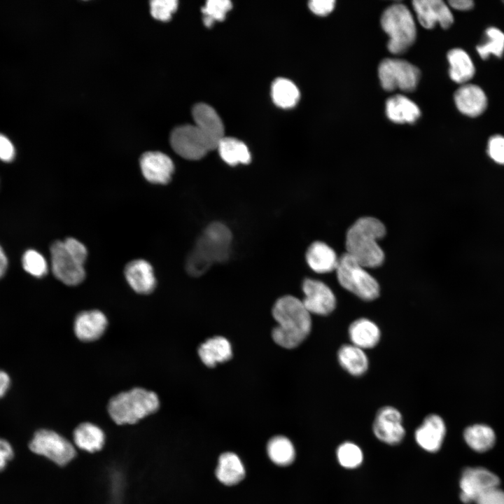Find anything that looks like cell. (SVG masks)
I'll use <instances>...</instances> for the list:
<instances>
[{
    "label": "cell",
    "mask_w": 504,
    "mask_h": 504,
    "mask_svg": "<svg viewBox=\"0 0 504 504\" xmlns=\"http://www.w3.org/2000/svg\"><path fill=\"white\" fill-rule=\"evenodd\" d=\"M272 314L277 323L272 331V337L281 347L295 348L309 335L312 324L311 314L300 299L293 295L279 298Z\"/></svg>",
    "instance_id": "1"
},
{
    "label": "cell",
    "mask_w": 504,
    "mask_h": 504,
    "mask_svg": "<svg viewBox=\"0 0 504 504\" xmlns=\"http://www.w3.org/2000/svg\"><path fill=\"white\" fill-rule=\"evenodd\" d=\"M232 238L231 231L225 224L220 222L209 224L187 257V272L192 276H199L214 263L226 261L230 255Z\"/></svg>",
    "instance_id": "2"
},
{
    "label": "cell",
    "mask_w": 504,
    "mask_h": 504,
    "mask_svg": "<svg viewBox=\"0 0 504 504\" xmlns=\"http://www.w3.org/2000/svg\"><path fill=\"white\" fill-rule=\"evenodd\" d=\"M385 234L386 227L379 219L370 216L358 218L347 230L346 253L365 268L380 266L384 253L377 240Z\"/></svg>",
    "instance_id": "3"
},
{
    "label": "cell",
    "mask_w": 504,
    "mask_h": 504,
    "mask_svg": "<svg viewBox=\"0 0 504 504\" xmlns=\"http://www.w3.org/2000/svg\"><path fill=\"white\" fill-rule=\"evenodd\" d=\"M159 407L160 400L155 392L136 387L112 397L107 410L116 424L125 425L137 423Z\"/></svg>",
    "instance_id": "4"
},
{
    "label": "cell",
    "mask_w": 504,
    "mask_h": 504,
    "mask_svg": "<svg viewBox=\"0 0 504 504\" xmlns=\"http://www.w3.org/2000/svg\"><path fill=\"white\" fill-rule=\"evenodd\" d=\"M381 24L389 36L387 47L393 54L404 52L415 41V23L412 13L403 4H393L386 8L382 15Z\"/></svg>",
    "instance_id": "5"
},
{
    "label": "cell",
    "mask_w": 504,
    "mask_h": 504,
    "mask_svg": "<svg viewBox=\"0 0 504 504\" xmlns=\"http://www.w3.org/2000/svg\"><path fill=\"white\" fill-rule=\"evenodd\" d=\"M335 270L340 286L361 300L372 301L379 296L377 281L346 253L339 258Z\"/></svg>",
    "instance_id": "6"
},
{
    "label": "cell",
    "mask_w": 504,
    "mask_h": 504,
    "mask_svg": "<svg viewBox=\"0 0 504 504\" xmlns=\"http://www.w3.org/2000/svg\"><path fill=\"white\" fill-rule=\"evenodd\" d=\"M28 447L34 454L44 456L59 466L67 465L77 454L75 447L69 440L48 428L37 430Z\"/></svg>",
    "instance_id": "7"
},
{
    "label": "cell",
    "mask_w": 504,
    "mask_h": 504,
    "mask_svg": "<svg viewBox=\"0 0 504 504\" xmlns=\"http://www.w3.org/2000/svg\"><path fill=\"white\" fill-rule=\"evenodd\" d=\"M170 144L181 157L197 160L204 158L217 146L195 125H181L172 132Z\"/></svg>",
    "instance_id": "8"
},
{
    "label": "cell",
    "mask_w": 504,
    "mask_h": 504,
    "mask_svg": "<svg viewBox=\"0 0 504 504\" xmlns=\"http://www.w3.org/2000/svg\"><path fill=\"white\" fill-rule=\"evenodd\" d=\"M382 88L386 91L396 88L405 92L416 89L419 78V69L410 62L398 59H385L378 68Z\"/></svg>",
    "instance_id": "9"
},
{
    "label": "cell",
    "mask_w": 504,
    "mask_h": 504,
    "mask_svg": "<svg viewBox=\"0 0 504 504\" xmlns=\"http://www.w3.org/2000/svg\"><path fill=\"white\" fill-rule=\"evenodd\" d=\"M50 255L52 271L59 281L67 286H76L84 280V264L73 255L63 241L52 244Z\"/></svg>",
    "instance_id": "10"
},
{
    "label": "cell",
    "mask_w": 504,
    "mask_h": 504,
    "mask_svg": "<svg viewBox=\"0 0 504 504\" xmlns=\"http://www.w3.org/2000/svg\"><path fill=\"white\" fill-rule=\"evenodd\" d=\"M498 477L483 468H468L460 479L461 501L468 504L476 500L488 491L498 487Z\"/></svg>",
    "instance_id": "11"
},
{
    "label": "cell",
    "mask_w": 504,
    "mask_h": 504,
    "mask_svg": "<svg viewBox=\"0 0 504 504\" xmlns=\"http://www.w3.org/2000/svg\"><path fill=\"white\" fill-rule=\"evenodd\" d=\"M375 437L384 443L396 445L405 435L400 412L393 406H384L378 410L372 424Z\"/></svg>",
    "instance_id": "12"
},
{
    "label": "cell",
    "mask_w": 504,
    "mask_h": 504,
    "mask_svg": "<svg viewBox=\"0 0 504 504\" xmlns=\"http://www.w3.org/2000/svg\"><path fill=\"white\" fill-rule=\"evenodd\" d=\"M304 307L311 314L327 316L335 309L337 299L331 288L323 281L306 279L302 283Z\"/></svg>",
    "instance_id": "13"
},
{
    "label": "cell",
    "mask_w": 504,
    "mask_h": 504,
    "mask_svg": "<svg viewBox=\"0 0 504 504\" xmlns=\"http://www.w3.org/2000/svg\"><path fill=\"white\" fill-rule=\"evenodd\" d=\"M412 4L419 22L426 29H433L436 24L447 29L453 23L449 8L441 0H414Z\"/></svg>",
    "instance_id": "14"
},
{
    "label": "cell",
    "mask_w": 504,
    "mask_h": 504,
    "mask_svg": "<svg viewBox=\"0 0 504 504\" xmlns=\"http://www.w3.org/2000/svg\"><path fill=\"white\" fill-rule=\"evenodd\" d=\"M140 167L144 178L155 184L167 183L174 170L172 159L159 151L144 153L140 158Z\"/></svg>",
    "instance_id": "15"
},
{
    "label": "cell",
    "mask_w": 504,
    "mask_h": 504,
    "mask_svg": "<svg viewBox=\"0 0 504 504\" xmlns=\"http://www.w3.org/2000/svg\"><path fill=\"white\" fill-rule=\"evenodd\" d=\"M446 426L441 416L430 414L416 429L414 438L420 447L430 453L438 451L443 442Z\"/></svg>",
    "instance_id": "16"
},
{
    "label": "cell",
    "mask_w": 504,
    "mask_h": 504,
    "mask_svg": "<svg viewBox=\"0 0 504 504\" xmlns=\"http://www.w3.org/2000/svg\"><path fill=\"white\" fill-rule=\"evenodd\" d=\"M107 325V318L102 312L97 309L86 310L76 316L74 330L78 340L89 342L100 338Z\"/></svg>",
    "instance_id": "17"
},
{
    "label": "cell",
    "mask_w": 504,
    "mask_h": 504,
    "mask_svg": "<svg viewBox=\"0 0 504 504\" xmlns=\"http://www.w3.org/2000/svg\"><path fill=\"white\" fill-rule=\"evenodd\" d=\"M124 273L128 284L137 293L149 294L156 286L153 267L145 260L137 259L130 262Z\"/></svg>",
    "instance_id": "18"
},
{
    "label": "cell",
    "mask_w": 504,
    "mask_h": 504,
    "mask_svg": "<svg viewBox=\"0 0 504 504\" xmlns=\"http://www.w3.org/2000/svg\"><path fill=\"white\" fill-rule=\"evenodd\" d=\"M192 114L195 125L218 147L224 137V126L216 111L206 104L194 106Z\"/></svg>",
    "instance_id": "19"
},
{
    "label": "cell",
    "mask_w": 504,
    "mask_h": 504,
    "mask_svg": "<svg viewBox=\"0 0 504 504\" xmlns=\"http://www.w3.org/2000/svg\"><path fill=\"white\" fill-rule=\"evenodd\" d=\"M454 101L457 108L462 113L471 117L482 113L487 104L483 90L472 84L460 87L454 93Z\"/></svg>",
    "instance_id": "20"
},
{
    "label": "cell",
    "mask_w": 504,
    "mask_h": 504,
    "mask_svg": "<svg viewBox=\"0 0 504 504\" xmlns=\"http://www.w3.org/2000/svg\"><path fill=\"white\" fill-rule=\"evenodd\" d=\"M351 344L363 349L375 347L381 339V330L372 320L359 318L354 320L348 328Z\"/></svg>",
    "instance_id": "21"
},
{
    "label": "cell",
    "mask_w": 504,
    "mask_h": 504,
    "mask_svg": "<svg viewBox=\"0 0 504 504\" xmlns=\"http://www.w3.org/2000/svg\"><path fill=\"white\" fill-rule=\"evenodd\" d=\"M198 355L202 362L209 368L229 360L232 356L230 342L223 336L209 338L198 348Z\"/></svg>",
    "instance_id": "22"
},
{
    "label": "cell",
    "mask_w": 504,
    "mask_h": 504,
    "mask_svg": "<svg viewBox=\"0 0 504 504\" xmlns=\"http://www.w3.org/2000/svg\"><path fill=\"white\" fill-rule=\"evenodd\" d=\"M309 267L316 273L325 274L335 270L339 258L335 251L322 241L313 242L306 253Z\"/></svg>",
    "instance_id": "23"
},
{
    "label": "cell",
    "mask_w": 504,
    "mask_h": 504,
    "mask_svg": "<svg viewBox=\"0 0 504 504\" xmlns=\"http://www.w3.org/2000/svg\"><path fill=\"white\" fill-rule=\"evenodd\" d=\"M73 441L80 449L92 454L103 448L106 442V435L97 425L91 422H83L74 428Z\"/></svg>",
    "instance_id": "24"
},
{
    "label": "cell",
    "mask_w": 504,
    "mask_h": 504,
    "mask_svg": "<svg viewBox=\"0 0 504 504\" xmlns=\"http://www.w3.org/2000/svg\"><path fill=\"white\" fill-rule=\"evenodd\" d=\"M337 356L340 365L351 376L360 377L368 370L369 359L365 350L351 343L342 345Z\"/></svg>",
    "instance_id": "25"
},
{
    "label": "cell",
    "mask_w": 504,
    "mask_h": 504,
    "mask_svg": "<svg viewBox=\"0 0 504 504\" xmlns=\"http://www.w3.org/2000/svg\"><path fill=\"white\" fill-rule=\"evenodd\" d=\"M386 113L388 119L396 123H414L421 115L417 105L407 97L398 94L386 102Z\"/></svg>",
    "instance_id": "26"
},
{
    "label": "cell",
    "mask_w": 504,
    "mask_h": 504,
    "mask_svg": "<svg viewBox=\"0 0 504 504\" xmlns=\"http://www.w3.org/2000/svg\"><path fill=\"white\" fill-rule=\"evenodd\" d=\"M216 475L220 482L230 486L237 484L244 477L245 470L235 454L226 452L219 457Z\"/></svg>",
    "instance_id": "27"
},
{
    "label": "cell",
    "mask_w": 504,
    "mask_h": 504,
    "mask_svg": "<svg viewBox=\"0 0 504 504\" xmlns=\"http://www.w3.org/2000/svg\"><path fill=\"white\" fill-rule=\"evenodd\" d=\"M449 76L457 83H464L472 78L475 67L469 55L462 49L454 48L447 53Z\"/></svg>",
    "instance_id": "28"
},
{
    "label": "cell",
    "mask_w": 504,
    "mask_h": 504,
    "mask_svg": "<svg viewBox=\"0 0 504 504\" xmlns=\"http://www.w3.org/2000/svg\"><path fill=\"white\" fill-rule=\"evenodd\" d=\"M217 149L223 160L230 166L246 164L251 162V156L248 147L235 138L224 136Z\"/></svg>",
    "instance_id": "29"
},
{
    "label": "cell",
    "mask_w": 504,
    "mask_h": 504,
    "mask_svg": "<svg viewBox=\"0 0 504 504\" xmlns=\"http://www.w3.org/2000/svg\"><path fill=\"white\" fill-rule=\"evenodd\" d=\"M271 94L274 103L283 108L293 107L300 98L297 86L291 80L284 78H279L273 82Z\"/></svg>",
    "instance_id": "30"
},
{
    "label": "cell",
    "mask_w": 504,
    "mask_h": 504,
    "mask_svg": "<svg viewBox=\"0 0 504 504\" xmlns=\"http://www.w3.org/2000/svg\"><path fill=\"white\" fill-rule=\"evenodd\" d=\"M464 439L472 449L483 452L491 449L495 442L493 429L484 424H476L468 427L464 431Z\"/></svg>",
    "instance_id": "31"
},
{
    "label": "cell",
    "mask_w": 504,
    "mask_h": 504,
    "mask_svg": "<svg viewBox=\"0 0 504 504\" xmlns=\"http://www.w3.org/2000/svg\"><path fill=\"white\" fill-rule=\"evenodd\" d=\"M267 453L276 465H288L295 458V450L291 442L284 436H275L267 444Z\"/></svg>",
    "instance_id": "32"
},
{
    "label": "cell",
    "mask_w": 504,
    "mask_h": 504,
    "mask_svg": "<svg viewBox=\"0 0 504 504\" xmlns=\"http://www.w3.org/2000/svg\"><path fill=\"white\" fill-rule=\"evenodd\" d=\"M486 41L477 47V52L482 59L493 54L501 57L504 52V34L498 29L490 27L486 31Z\"/></svg>",
    "instance_id": "33"
},
{
    "label": "cell",
    "mask_w": 504,
    "mask_h": 504,
    "mask_svg": "<svg viewBox=\"0 0 504 504\" xmlns=\"http://www.w3.org/2000/svg\"><path fill=\"white\" fill-rule=\"evenodd\" d=\"M337 458L340 465L347 469H354L362 463L363 454L357 444L345 442L337 447Z\"/></svg>",
    "instance_id": "34"
},
{
    "label": "cell",
    "mask_w": 504,
    "mask_h": 504,
    "mask_svg": "<svg viewBox=\"0 0 504 504\" xmlns=\"http://www.w3.org/2000/svg\"><path fill=\"white\" fill-rule=\"evenodd\" d=\"M231 8L232 3L229 0H209L202 8L204 24L211 27L214 21L224 20Z\"/></svg>",
    "instance_id": "35"
},
{
    "label": "cell",
    "mask_w": 504,
    "mask_h": 504,
    "mask_svg": "<svg viewBox=\"0 0 504 504\" xmlns=\"http://www.w3.org/2000/svg\"><path fill=\"white\" fill-rule=\"evenodd\" d=\"M24 270L29 274L41 278L48 272V265L44 257L35 250L27 251L22 257Z\"/></svg>",
    "instance_id": "36"
},
{
    "label": "cell",
    "mask_w": 504,
    "mask_h": 504,
    "mask_svg": "<svg viewBox=\"0 0 504 504\" xmlns=\"http://www.w3.org/2000/svg\"><path fill=\"white\" fill-rule=\"evenodd\" d=\"M177 6L178 1L176 0H153L150 1V13L157 20L167 21Z\"/></svg>",
    "instance_id": "37"
},
{
    "label": "cell",
    "mask_w": 504,
    "mask_h": 504,
    "mask_svg": "<svg viewBox=\"0 0 504 504\" xmlns=\"http://www.w3.org/2000/svg\"><path fill=\"white\" fill-rule=\"evenodd\" d=\"M488 154L490 158L499 164H504V137L496 135L489 139Z\"/></svg>",
    "instance_id": "38"
},
{
    "label": "cell",
    "mask_w": 504,
    "mask_h": 504,
    "mask_svg": "<svg viewBox=\"0 0 504 504\" xmlns=\"http://www.w3.org/2000/svg\"><path fill=\"white\" fill-rule=\"evenodd\" d=\"M63 241L66 248L81 263L84 264L88 256V251L85 245L73 237L66 238Z\"/></svg>",
    "instance_id": "39"
},
{
    "label": "cell",
    "mask_w": 504,
    "mask_h": 504,
    "mask_svg": "<svg viewBox=\"0 0 504 504\" xmlns=\"http://www.w3.org/2000/svg\"><path fill=\"white\" fill-rule=\"evenodd\" d=\"M475 503L477 504H504V491L498 487L493 488L481 496Z\"/></svg>",
    "instance_id": "40"
},
{
    "label": "cell",
    "mask_w": 504,
    "mask_h": 504,
    "mask_svg": "<svg viewBox=\"0 0 504 504\" xmlns=\"http://www.w3.org/2000/svg\"><path fill=\"white\" fill-rule=\"evenodd\" d=\"M14 449L11 444L4 438H0V472L4 470L14 457Z\"/></svg>",
    "instance_id": "41"
},
{
    "label": "cell",
    "mask_w": 504,
    "mask_h": 504,
    "mask_svg": "<svg viewBox=\"0 0 504 504\" xmlns=\"http://www.w3.org/2000/svg\"><path fill=\"white\" fill-rule=\"evenodd\" d=\"M335 4L334 0H312L309 8L316 15H326L333 10Z\"/></svg>",
    "instance_id": "42"
},
{
    "label": "cell",
    "mask_w": 504,
    "mask_h": 504,
    "mask_svg": "<svg viewBox=\"0 0 504 504\" xmlns=\"http://www.w3.org/2000/svg\"><path fill=\"white\" fill-rule=\"evenodd\" d=\"M15 156V148L10 141L0 134V160L10 162Z\"/></svg>",
    "instance_id": "43"
},
{
    "label": "cell",
    "mask_w": 504,
    "mask_h": 504,
    "mask_svg": "<svg viewBox=\"0 0 504 504\" xmlns=\"http://www.w3.org/2000/svg\"><path fill=\"white\" fill-rule=\"evenodd\" d=\"M11 384L9 374L4 370H0V398L8 392Z\"/></svg>",
    "instance_id": "44"
},
{
    "label": "cell",
    "mask_w": 504,
    "mask_h": 504,
    "mask_svg": "<svg viewBox=\"0 0 504 504\" xmlns=\"http://www.w3.org/2000/svg\"><path fill=\"white\" fill-rule=\"evenodd\" d=\"M449 4L452 8L460 10H468L473 6V2L470 0H451Z\"/></svg>",
    "instance_id": "45"
},
{
    "label": "cell",
    "mask_w": 504,
    "mask_h": 504,
    "mask_svg": "<svg viewBox=\"0 0 504 504\" xmlns=\"http://www.w3.org/2000/svg\"><path fill=\"white\" fill-rule=\"evenodd\" d=\"M8 260L2 248L0 246V278H1L7 269Z\"/></svg>",
    "instance_id": "46"
}]
</instances>
